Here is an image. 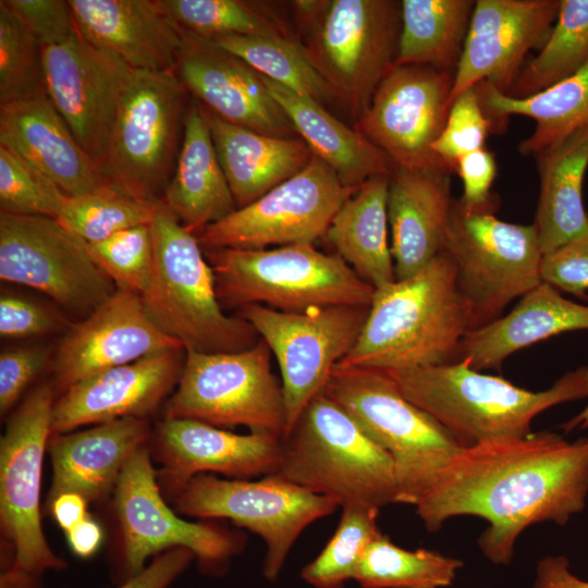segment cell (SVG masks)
Listing matches in <instances>:
<instances>
[{"instance_id": "1", "label": "cell", "mask_w": 588, "mask_h": 588, "mask_svg": "<svg viewBox=\"0 0 588 588\" xmlns=\"http://www.w3.org/2000/svg\"><path fill=\"white\" fill-rule=\"evenodd\" d=\"M587 495L588 438L541 431L462 449L415 506L429 531L455 516L486 519L478 546L493 564L507 565L527 527L566 524Z\"/></svg>"}, {"instance_id": "2", "label": "cell", "mask_w": 588, "mask_h": 588, "mask_svg": "<svg viewBox=\"0 0 588 588\" xmlns=\"http://www.w3.org/2000/svg\"><path fill=\"white\" fill-rule=\"evenodd\" d=\"M469 330V308L443 249L415 274L375 290L355 345L335 366L391 372L454 363Z\"/></svg>"}, {"instance_id": "3", "label": "cell", "mask_w": 588, "mask_h": 588, "mask_svg": "<svg viewBox=\"0 0 588 588\" xmlns=\"http://www.w3.org/2000/svg\"><path fill=\"white\" fill-rule=\"evenodd\" d=\"M387 373L407 400L443 426L463 449L526 437L542 412L588 399V366L564 373L542 391L481 373L467 359Z\"/></svg>"}, {"instance_id": "4", "label": "cell", "mask_w": 588, "mask_h": 588, "mask_svg": "<svg viewBox=\"0 0 588 588\" xmlns=\"http://www.w3.org/2000/svg\"><path fill=\"white\" fill-rule=\"evenodd\" d=\"M149 225L154 266L140 297L156 327L179 341L185 352L230 353L255 345L260 338L253 326L223 313L196 234L162 201Z\"/></svg>"}, {"instance_id": "5", "label": "cell", "mask_w": 588, "mask_h": 588, "mask_svg": "<svg viewBox=\"0 0 588 588\" xmlns=\"http://www.w3.org/2000/svg\"><path fill=\"white\" fill-rule=\"evenodd\" d=\"M339 506L380 511L396 503L390 455L326 394L315 396L282 437L274 473Z\"/></svg>"}, {"instance_id": "6", "label": "cell", "mask_w": 588, "mask_h": 588, "mask_svg": "<svg viewBox=\"0 0 588 588\" xmlns=\"http://www.w3.org/2000/svg\"><path fill=\"white\" fill-rule=\"evenodd\" d=\"M292 7L298 41L355 123L395 66L401 1L299 0Z\"/></svg>"}, {"instance_id": "7", "label": "cell", "mask_w": 588, "mask_h": 588, "mask_svg": "<svg viewBox=\"0 0 588 588\" xmlns=\"http://www.w3.org/2000/svg\"><path fill=\"white\" fill-rule=\"evenodd\" d=\"M221 306L259 304L302 313L329 306L369 307L375 289L340 256L314 244L264 249H204Z\"/></svg>"}, {"instance_id": "8", "label": "cell", "mask_w": 588, "mask_h": 588, "mask_svg": "<svg viewBox=\"0 0 588 588\" xmlns=\"http://www.w3.org/2000/svg\"><path fill=\"white\" fill-rule=\"evenodd\" d=\"M392 458L396 503L416 505L463 449L385 371L334 367L322 391Z\"/></svg>"}, {"instance_id": "9", "label": "cell", "mask_w": 588, "mask_h": 588, "mask_svg": "<svg viewBox=\"0 0 588 588\" xmlns=\"http://www.w3.org/2000/svg\"><path fill=\"white\" fill-rule=\"evenodd\" d=\"M192 96L175 71L132 70L99 166L103 181L139 200H162Z\"/></svg>"}, {"instance_id": "10", "label": "cell", "mask_w": 588, "mask_h": 588, "mask_svg": "<svg viewBox=\"0 0 588 588\" xmlns=\"http://www.w3.org/2000/svg\"><path fill=\"white\" fill-rule=\"evenodd\" d=\"M112 495L119 540L111 559V577L118 585L139 574L150 556L173 548L191 550L204 574L222 575L245 547L242 531L210 519L187 522L169 507L149 443L126 463Z\"/></svg>"}, {"instance_id": "11", "label": "cell", "mask_w": 588, "mask_h": 588, "mask_svg": "<svg viewBox=\"0 0 588 588\" xmlns=\"http://www.w3.org/2000/svg\"><path fill=\"white\" fill-rule=\"evenodd\" d=\"M495 198L480 207L454 201L444 250L470 314V330L500 318L505 307L541 280L536 228L500 220Z\"/></svg>"}, {"instance_id": "12", "label": "cell", "mask_w": 588, "mask_h": 588, "mask_svg": "<svg viewBox=\"0 0 588 588\" xmlns=\"http://www.w3.org/2000/svg\"><path fill=\"white\" fill-rule=\"evenodd\" d=\"M185 353L164 418L193 419L218 428L245 426L250 432L281 438L285 434L282 384L272 372L271 351L262 339L240 352Z\"/></svg>"}, {"instance_id": "13", "label": "cell", "mask_w": 588, "mask_h": 588, "mask_svg": "<svg viewBox=\"0 0 588 588\" xmlns=\"http://www.w3.org/2000/svg\"><path fill=\"white\" fill-rule=\"evenodd\" d=\"M177 514L203 519H230L258 535L266 544L262 572L275 580L302 532L331 515L339 504L278 475L258 480L193 477L174 497Z\"/></svg>"}, {"instance_id": "14", "label": "cell", "mask_w": 588, "mask_h": 588, "mask_svg": "<svg viewBox=\"0 0 588 588\" xmlns=\"http://www.w3.org/2000/svg\"><path fill=\"white\" fill-rule=\"evenodd\" d=\"M53 382L33 389L7 421L0 440V524L12 566L42 575L66 562L48 544L40 519L45 452L51 436Z\"/></svg>"}, {"instance_id": "15", "label": "cell", "mask_w": 588, "mask_h": 588, "mask_svg": "<svg viewBox=\"0 0 588 588\" xmlns=\"http://www.w3.org/2000/svg\"><path fill=\"white\" fill-rule=\"evenodd\" d=\"M0 279L35 289L65 310L88 316L117 287L88 244L46 216L0 211Z\"/></svg>"}, {"instance_id": "16", "label": "cell", "mask_w": 588, "mask_h": 588, "mask_svg": "<svg viewBox=\"0 0 588 588\" xmlns=\"http://www.w3.org/2000/svg\"><path fill=\"white\" fill-rule=\"evenodd\" d=\"M368 310L365 306H329L289 313L259 304L240 308L238 316L253 326L278 362L286 432L322 393L335 365L355 345Z\"/></svg>"}, {"instance_id": "17", "label": "cell", "mask_w": 588, "mask_h": 588, "mask_svg": "<svg viewBox=\"0 0 588 588\" xmlns=\"http://www.w3.org/2000/svg\"><path fill=\"white\" fill-rule=\"evenodd\" d=\"M357 188L317 156L297 174L196 234L203 249H264L314 244Z\"/></svg>"}, {"instance_id": "18", "label": "cell", "mask_w": 588, "mask_h": 588, "mask_svg": "<svg viewBox=\"0 0 588 588\" xmlns=\"http://www.w3.org/2000/svg\"><path fill=\"white\" fill-rule=\"evenodd\" d=\"M453 76L427 65H395L354 127L397 168L444 163L432 146L451 107Z\"/></svg>"}, {"instance_id": "19", "label": "cell", "mask_w": 588, "mask_h": 588, "mask_svg": "<svg viewBox=\"0 0 588 588\" xmlns=\"http://www.w3.org/2000/svg\"><path fill=\"white\" fill-rule=\"evenodd\" d=\"M41 49L47 96L99 169L132 69L78 30Z\"/></svg>"}, {"instance_id": "20", "label": "cell", "mask_w": 588, "mask_h": 588, "mask_svg": "<svg viewBox=\"0 0 588 588\" xmlns=\"http://www.w3.org/2000/svg\"><path fill=\"white\" fill-rule=\"evenodd\" d=\"M281 437L237 434L198 420L164 418L151 433V458L161 465L157 479L164 495L174 497L195 476L217 473L229 479H252L275 473Z\"/></svg>"}, {"instance_id": "21", "label": "cell", "mask_w": 588, "mask_h": 588, "mask_svg": "<svg viewBox=\"0 0 588 588\" xmlns=\"http://www.w3.org/2000/svg\"><path fill=\"white\" fill-rule=\"evenodd\" d=\"M560 0H478L453 76L451 103L462 91L488 82L506 94L525 56L542 47Z\"/></svg>"}, {"instance_id": "22", "label": "cell", "mask_w": 588, "mask_h": 588, "mask_svg": "<svg viewBox=\"0 0 588 588\" xmlns=\"http://www.w3.org/2000/svg\"><path fill=\"white\" fill-rule=\"evenodd\" d=\"M180 348L151 321L139 294L117 290L61 341L53 362L56 393L105 370Z\"/></svg>"}, {"instance_id": "23", "label": "cell", "mask_w": 588, "mask_h": 588, "mask_svg": "<svg viewBox=\"0 0 588 588\" xmlns=\"http://www.w3.org/2000/svg\"><path fill=\"white\" fill-rule=\"evenodd\" d=\"M183 36L175 72L196 101L229 123L296 138L294 125L258 72L212 40Z\"/></svg>"}, {"instance_id": "24", "label": "cell", "mask_w": 588, "mask_h": 588, "mask_svg": "<svg viewBox=\"0 0 588 588\" xmlns=\"http://www.w3.org/2000/svg\"><path fill=\"white\" fill-rule=\"evenodd\" d=\"M182 350L149 355L70 387L54 401L51 436L125 417L146 418L177 384Z\"/></svg>"}, {"instance_id": "25", "label": "cell", "mask_w": 588, "mask_h": 588, "mask_svg": "<svg viewBox=\"0 0 588 588\" xmlns=\"http://www.w3.org/2000/svg\"><path fill=\"white\" fill-rule=\"evenodd\" d=\"M444 163L405 169L389 179L388 218L396 280L422 269L444 248L454 199Z\"/></svg>"}, {"instance_id": "26", "label": "cell", "mask_w": 588, "mask_h": 588, "mask_svg": "<svg viewBox=\"0 0 588 588\" xmlns=\"http://www.w3.org/2000/svg\"><path fill=\"white\" fill-rule=\"evenodd\" d=\"M146 418L125 417L77 431L50 436L47 452L52 482L45 507L61 493L73 492L88 503L113 493L130 458L150 441Z\"/></svg>"}, {"instance_id": "27", "label": "cell", "mask_w": 588, "mask_h": 588, "mask_svg": "<svg viewBox=\"0 0 588 588\" xmlns=\"http://www.w3.org/2000/svg\"><path fill=\"white\" fill-rule=\"evenodd\" d=\"M78 33L132 70L175 71L183 33L158 0H69Z\"/></svg>"}, {"instance_id": "28", "label": "cell", "mask_w": 588, "mask_h": 588, "mask_svg": "<svg viewBox=\"0 0 588 588\" xmlns=\"http://www.w3.org/2000/svg\"><path fill=\"white\" fill-rule=\"evenodd\" d=\"M0 145L75 197L107 184L48 96L0 106Z\"/></svg>"}, {"instance_id": "29", "label": "cell", "mask_w": 588, "mask_h": 588, "mask_svg": "<svg viewBox=\"0 0 588 588\" xmlns=\"http://www.w3.org/2000/svg\"><path fill=\"white\" fill-rule=\"evenodd\" d=\"M576 330H588V304L569 301L541 282L507 315L469 330L460 344L457 360L467 359L479 371L499 368L522 348Z\"/></svg>"}, {"instance_id": "30", "label": "cell", "mask_w": 588, "mask_h": 588, "mask_svg": "<svg viewBox=\"0 0 588 588\" xmlns=\"http://www.w3.org/2000/svg\"><path fill=\"white\" fill-rule=\"evenodd\" d=\"M199 106L237 208L297 174L314 156L302 138L261 134L229 123Z\"/></svg>"}, {"instance_id": "31", "label": "cell", "mask_w": 588, "mask_h": 588, "mask_svg": "<svg viewBox=\"0 0 588 588\" xmlns=\"http://www.w3.org/2000/svg\"><path fill=\"white\" fill-rule=\"evenodd\" d=\"M161 201L194 234L237 209L210 130L193 97L176 166Z\"/></svg>"}, {"instance_id": "32", "label": "cell", "mask_w": 588, "mask_h": 588, "mask_svg": "<svg viewBox=\"0 0 588 588\" xmlns=\"http://www.w3.org/2000/svg\"><path fill=\"white\" fill-rule=\"evenodd\" d=\"M261 78L299 138L335 172L343 185L358 188L375 175L392 173L395 166L391 159L355 127L345 125L316 100L262 75Z\"/></svg>"}, {"instance_id": "33", "label": "cell", "mask_w": 588, "mask_h": 588, "mask_svg": "<svg viewBox=\"0 0 588 588\" xmlns=\"http://www.w3.org/2000/svg\"><path fill=\"white\" fill-rule=\"evenodd\" d=\"M535 157L540 189L534 225L546 255L588 233V213L583 198L588 168V127L575 131Z\"/></svg>"}, {"instance_id": "34", "label": "cell", "mask_w": 588, "mask_h": 588, "mask_svg": "<svg viewBox=\"0 0 588 588\" xmlns=\"http://www.w3.org/2000/svg\"><path fill=\"white\" fill-rule=\"evenodd\" d=\"M390 175H375L339 208L324 238L375 290L396 280L389 244L388 192Z\"/></svg>"}, {"instance_id": "35", "label": "cell", "mask_w": 588, "mask_h": 588, "mask_svg": "<svg viewBox=\"0 0 588 588\" xmlns=\"http://www.w3.org/2000/svg\"><path fill=\"white\" fill-rule=\"evenodd\" d=\"M476 89L493 125L514 114L536 122L531 135L519 144L522 155L537 156L575 131L588 127V60L569 77L529 97L509 96L488 82L477 84Z\"/></svg>"}, {"instance_id": "36", "label": "cell", "mask_w": 588, "mask_h": 588, "mask_svg": "<svg viewBox=\"0 0 588 588\" xmlns=\"http://www.w3.org/2000/svg\"><path fill=\"white\" fill-rule=\"evenodd\" d=\"M473 0H403L395 65H427L454 75Z\"/></svg>"}, {"instance_id": "37", "label": "cell", "mask_w": 588, "mask_h": 588, "mask_svg": "<svg viewBox=\"0 0 588 588\" xmlns=\"http://www.w3.org/2000/svg\"><path fill=\"white\" fill-rule=\"evenodd\" d=\"M588 60V0H560L556 20L535 57L506 95H536L577 72Z\"/></svg>"}, {"instance_id": "38", "label": "cell", "mask_w": 588, "mask_h": 588, "mask_svg": "<svg viewBox=\"0 0 588 588\" xmlns=\"http://www.w3.org/2000/svg\"><path fill=\"white\" fill-rule=\"evenodd\" d=\"M212 41L245 61L260 75L301 96L322 106L335 102L331 88L293 35L224 36Z\"/></svg>"}, {"instance_id": "39", "label": "cell", "mask_w": 588, "mask_h": 588, "mask_svg": "<svg viewBox=\"0 0 588 588\" xmlns=\"http://www.w3.org/2000/svg\"><path fill=\"white\" fill-rule=\"evenodd\" d=\"M462 561L439 552L406 550L379 532L355 572L362 588H444L454 581Z\"/></svg>"}, {"instance_id": "40", "label": "cell", "mask_w": 588, "mask_h": 588, "mask_svg": "<svg viewBox=\"0 0 588 588\" xmlns=\"http://www.w3.org/2000/svg\"><path fill=\"white\" fill-rule=\"evenodd\" d=\"M185 35L215 40L224 36H291L266 4L243 0H158Z\"/></svg>"}, {"instance_id": "41", "label": "cell", "mask_w": 588, "mask_h": 588, "mask_svg": "<svg viewBox=\"0 0 588 588\" xmlns=\"http://www.w3.org/2000/svg\"><path fill=\"white\" fill-rule=\"evenodd\" d=\"M159 203L136 199L105 184L84 195L65 196L56 219L85 242L96 243L150 224Z\"/></svg>"}, {"instance_id": "42", "label": "cell", "mask_w": 588, "mask_h": 588, "mask_svg": "<svg viewBox=\"0 0 588 588\" xmlns=\"http://www.w3.org/2000/svg\"><path fill=\"white\" fill-rule=\"evenodd\" d=\"M379 511L363 506L342 507L339 525L318 556L302 571L301 577L315 588H344L370 542L380 532Z\"/></svg>"}, {"instance_id": "43", "label": "cell", "mask_w": 588, "mask_h": 588, "mask_svg": "<svg viewBox=\"0 0 588 588\" xmlns=\"http://www.w3.org/2000/svg\"><path fill=\"white\" fill-rule=\"evenodd\" d=\"M44 96L41 45L0 1V106Z\"/></svg>"}, {"instance_id": "44", "label": "cell", "mask_w": 588, "mask_h": 588, "mask_svg": "<svg viewBox=\"0 0 588 588\" xmlns=\"http://www.w3.org/2000/svg\"><path fill=\"white\" fill-rule=\"evenodd\" d=\"M96 264L117 290L142 294L154 266V240L149 224L122 230L102 241L87 243Z\"/></svg>"}, {"instance_id": "45", "label": "cell", "mask_w": 588, "mask_h": 588, "mask_svg": "<svg viewBox=\"0 0 588 588\" xmlns=\"http://www.w3.org/2000/svg\"><path fill=\"white\" fill-rule=\"evenodd\" d=\"M66 195L17 154L0 145V209L2 212L57 217Z\"/></svg>"}, {"instance_id": "46", "label": "cell", "mask_w": 588, "mask_h": 588, "mask_svg": "<svg viewBox=\"0 0 588 588\" xmlns=\"http://www.w3.org/2000/svg\"><path fill=\"white\" fill-rule=\"evenodd\" d=\"M493 123L480 103L476 86L462 91L451 103L444 127L432 146L433 152L455 171L464 155L485 147Z\"/></svg>"}, {"instance_id": "47", "label": "cell", "mask_w": 588, "mask_h": 588, "mask_svg": "<svg viewBox=\"0 0 588 588\" xmlns=\"http://www.w3.org/2000/svg\"><path fill=\"white\" fill-rule=\"evenodd\" d=\"M41 46L59 45L77 33L69 0H1Z\"/></svg>"}, {"instance_id": "48", "label": "cell", "mask_w": 588, "mask_h": 588, "mask_svg": "<svg viewBox=\"0 0 588 588\" xmlns=\"http://www.w3.org/2000/svg\"><path fill=\"white\" fill-rule=\"evenodd\" d=\"M541 280L558 290L585 295L588 290V233L543 255Z\"/></svg>"}, {"instance_id": "49", "label": "cell", "mask_w": 588, "mask_h": 588, "mask_svg": "<svg viewBox=\"0 0 588 588\" xmlns=\"http://www.w3.org/2000/svg\"><path fill=\"white\" fill-rule=\"evenodd\" d=\"M49 357L46 346L10 348L0 354V413L5 415L19 401Z\"/></svg>"}, {"instance_id": "50", "label": "cell", "mask_w": 588, "mask_h": 588, "mask_svg": "<svg viewBox=\"0 0 588 588\" xmlns=\"http://www.w3.org/2000/svg\"><path fill=\"white\" fill-rule=\"evenodd\" d=\"M58 318L44 306L13 294L0 297V334L25 338L56 330Z\"/></svg>"}, {"instance_id": "51", "label": "cell", "mask_w": 588, "mask_h": 588, "mask_svg": "<svg viewBox=\"0 0 588 588\" xmlns=\"http://www.w3.org/2000/svg\"><path fill=\"white\" fill-rule=\"evenodd\" d=\"M455 171L463 182L464 192L460 200L465 206L480 207L495 198L490 192L497 175V162L491 151L483 147L462 156L456 161Z\"/></svg>"}, {"instance_id": "52", "label": "cell", "mask_w": 588, "mask_h": 588, "mask_svg": "<svg viewBox=\"0 0 588 588\" xmlns=\"http://www.w3.org/2000/svg\"><path fill=\"white\" fill-rule=\"evenodd\" d=\"M195 559L185 548H173L156 556L136 576L115 588H169Z\"/></svg>"}, {"instance_id": "53", "label": "cell", "mask_w": 588, "mask_h": 588, "mask_svg": "<svg viewBox=\"0 0 588 588\" xmlns=\"http://www.w3.org/2000/svg\"><path fill=\"white\" fill-rule=\"evenodd\" d=\"M532 588H588V581L571 572L565 556H546L537 565Z\"/></svg>"}, {"instance_id": "54", "label": "cell", "mask_w": 588, "mask_h": 588, "mask_svg": "<svg viewBox=\"0 0 588 588\" xmlns=\"http://www.w3.org/2000/svg\"><path fill=\"white\" fill-rule=\"evenodd\" d=\"M88 502L79 494L65 492L54 498L51 503L46 506L58 523V525L68 532L83 519L88 516Z\"/></svg>"}, {"instance_id": "55", "label": "cell", "mask_w": 588, "mask_h": 588, "mask_svg": "<svg viewBox=\"0 0 588 588\" xmlns=\"http://www.w3.org/2000/svg\"><path fill=\"white\" fill-rule=\"evenodd\" d=\"M65 534L72 552L82 559L93 556L102 541V530L89 515Z\"/></svg>"}, {"instance_id": "56", "label": "cell", "mask_w": 588, "mask_h": 588, "mask_svg": "<svg viewBox=\"0 0 588 588\" xmlns=\"http://www.w3.org/2000/svg\"><path fill=\"white\" fill-rule=\"evenodd\" d=\"M0 588H42L41 575L11 566L2 571Z\"/></svg>"}, {"instance_id": "57", "label": "cell", "mask_w": 588, "mask_h": 588, "mask_svg": "<svg viewBox=\"0 0 588 588\" xmlns=\"http://www.w3.org/2000/svg\"><path fill=\"white\" fill-rule=\"evenodd\" d=\"M565 433L573 431L576 428H588V406H586L579 414L571 418L568 421L561 426Z\"/></svg>"}]
</instances>
